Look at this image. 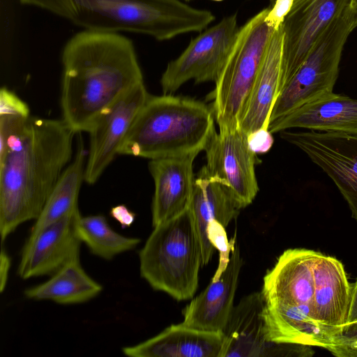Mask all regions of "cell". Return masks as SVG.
I'll return each mask as SVG.
<instances>
[{
    "mask_svg": "<svg viewBox=\"0 0 357 357\" xmlns=\"http://www.w3.org/2000/svg\"><path fill=\"white\" fill-rule=\"evenodd\" d=\"M282 45L281 23L272 35L239 118L238 126L246 134L268 127L271 112L280 91Z\"/></svg>",
    "mask_w": 357,
    "mask_h": 357,
    "instance_id": "19",
    "label": "cell"
},
{
    "mask_svg": "<svg viewBox=\"0 0 357 357\" xmlns=\"http://www.w3.org/2000/svg\"><path fill=\"white\" fill-rule=\"evenodd\" d=\"M86 158L81 139L73 162L63 171L30 232L60 220L78 208V197L82 183L84 181Z\"/></svg>",
    "mask_w": 357,
    "mask_h": 357,
    "instance_id": "25",
    "label": "cell"
},
{
    "mask_svg": "<svg viewBox=\"0 0 357 357\" xmlns=\"http://www.w3.org/2000/svg\"><path fill=\"white\" fill-rule=\"evenodd\" d=\"M150 95L144 83L122 95L105 109L87 131L89 149L84 181L94 184L119 154L131 126Z\"/></svg>",
    "mask_w": 357,
    "mask_h": 357,
    "instance_id": "12",
    "label": "cell"
},
{
    "mask_svg": "<svg viewBox=\"0 0 357 357\" xmlns=\"http://www.w3.org/2000/svg\"><path fill=\"white\" fill-rule=\"evenodd\" d=\"M271 8L263 9L240 27L229 59L215 82L213 112L220 130L238 127L241 112L277 28L266 20Z\"/></svg>",
    "mask_w": 357,
    "mask_h": 357,
    "instance_id": "6",
    "label": "cell"
},
{
    "mask_svg": "<svg viewBox=\"0 0 357 357\" xmlns=\"http://www.w3.org/2000/svg\"><path fill=\"white\" fill-rule=\"evenodd\" d=\"M350 8L354 13L355 18V23L357 26V0H350L349 1Z\"/></svg>",
    "mask_w": 357,
    "mask_h": 357,
    "instance_id": "35",
    "label": "cell"
},
{
    "mask_svg": "<svg viewBox=\"0 0 357 357\" xmlns=\"http://www.w3.org/2000/svg\"><path fill=\"white\" fill-rule=\"evenodd\" d=\"M61 107L77 133L87 132L114 102L144 83L132 41L118 33L84 30L63 47Z\"/></svg>",
    "mask_w": 357,
    "mask_h": 357,
    "instance_id": "1",
    "label": "cell"
},
{
    "mask_svg": "<svg viewBox=\"0 0 357 357\" xmlns=\"http://www.w3.org/2000/svg\"><path fill=\"white\" fill-rule=\"evenodd\" d=\"M223 343L221 331H208L172 324L139 344L125 347L130 357H220Z\"/></svg>",
    "mask_w": 357,
    "mask_h": 357,
    "instance_id": "21",
    "label": "cell"
},
{
    "mask_svg": "<svg viewBox=\"0 0 357 357\" xmlns=\"http://www.w3.org/2000/svg\"><path fill=\"white\" fill-rule=\"evenodd\" d=\"M264 307L261 291L243 297L234 306L222 331L223 343L220 357L313 356L310 346L268 342L265 331Z\"/></svg>",
    "mask_w": 357,
    "mask_h": 357,
    "instance_id": "11",
    "label": "cell"
},
{
    "mask_svg": "<svg viewBox=\"0 0 357 357\" xmlns=\"http://www.w3.org/2000/svg\"><path fill=\"white\" fill-rule=\"evenodd\" d=\"M197 176L188 209L199 237L204 266L211 261L215 250L208 238L209 223L217 220L226 228L241 208L218 178L199 174Z\"/></svg>",
    "mask_w": 357,
    "mask_h": 357,
    "instance_id": "23",
    "label": "cell"
},
{
    "mask_svg": "<svg viewBox=\"0 0 357 357\" xmlns=\"http://www.w3.org/2000/svg\"><path fill=\"white\" fill-rule=\"evenodd\" d=\"M79 208L60 220L33 232L26 241L17 273L24 279L52 275L79 259L82 241L76 231Z\"/></svg>",
    "mask_w": 357,
    "mask_h": 357,
    "instance_id": "14",
    "label": "cell"
},
{
    "mask_svg": "<svg viewBox=\"0 0 357 357\" xmlns=\"http://www.w3.org/2000/svg\"><path fill=\"white\" fill-rule=\"evenodd\" d=\"M275 1L276 0H270L271 7H272L275 4Z\"/></svg>",
    "mask_w": 357,
    "mask_h": 357,
    "instance_id": "36",
    "label": "cell"
},
{
    "mask_svg": "<svg viewBox=\"0 0 357 357\" xmlns=\"http://www.w3.org/2000/svg\"><path fill=\"white\" fill-rule=\"evenodd\" d=\"M243 259L238 247L232 250L227 266L220 276L183 311V325L208 331H222L234 308V299Z\"/></svg>",
    "mask_w": 357,
    "mask_h": 357,
    "instance_id": "17",
    "label": "cell"
},
{
    "mask_svg": "<svg viewBox=\"0 0 357 357\" xmlns=\"http://www.w3.org/2000/svg\"><path fill=\"white\" fill-rule=\"evenodd\" d=\"M0 113H17L30 116L28 105L6 87L0 91Z\"/></svg>",
    "mask_w": 357,
    "mask_h": 357,
    "instance_id": "30",
    "label": "cell"
},
{
    "mask_svg": "<svg viewBox=\"0 0 357 357\" xmlns=\"http://www.w3.org/2000/svg\"><path fill=\"white\" fill-rule=\"evenodd\" d=\"M109 215L116 220L124 229L130 227L135 220V214L130 211L125 205L114 206L109 211Z\"/></svg>",
    "mask_w": 357,
    "mask_h": 357,
    "instance_id": "32",
    "label": "cell"
},
{
    "mask_svg": "<svg viewBox=\"0 0 357 357\" xmlns=\"http://www.w3.org/2000/svg\"><path fill=\"white\" fill-rule=\"evenodd\" d=\"M215 131L213 112L204 102L172 94L149 96L119 154L150 160L199 154Z\"/></svg>",
    "mask_w": 357,
    "mask_h": 357,
    "instance_id": "4",
    "label": "cell"
},
{
    "mask_svg": "<svg viewBox=\"0 0 357 357\" xmlns=\"http://www.w3.org/2000/svg\"><path fill=\"white\" fill-rule=\"evenodd\" d=\"M102 289V286L86 273L79 259H77L50 275L45 282L26 289L24 294L31 300L72 305L93 299Z\"/></svg>",
    "mask_w": 357,
    "mask_h": 357,
    "instance_id": "24",
    "label": "cell"
},
{
    "mask_svg": "<svg viewBox=\"0 0 357 357\" xmlns=\"http://www.w3.org/2000/svg\"><path fill=\"white\" fill-rule=\"evenodd\" d=\"M296 128L357 135V99L332 92L270 122L268 129Z\"/></svg>",
    "mask_w": 357,
    "mask_h": 357,
    "instance_id": "18",
    "label": "cell"
},
{
    "mask_svg": "<svg viewBox=\"0 0 357 357\" xmlns=\"http://www.w3.org/2000/svg\"><path fill=\"white\" fill-rule=\"evenodd\" d=\"M204 151L206 164L199 174L218 178L241 209L250 204L259 191L255 169L259 161L247 134L239 126L215 131Z\"/></svg>",
    "mask_w": 357,
    "mask_h": 357,
    "instance_id": "9",
    "label": "cell"
},
{
    "mask_svg": "<svg viewBox=\"0 0 357 357\" xmlns=\"http://www.w3.org/2000/svg\"><path fill=\"white\" fill-rule=\"evenodd\" d=\"M10 264V258L7 252L2 247L0 255L1 291H3L6 286Z\"/></svg>",
    "mask_w": 357,
    "mask_h": 357,
    "instance_id": "33",
    "label": "cell"
},
{
    "mask_svg": "<svg viewBox=\"0 0 357 357\" xmlns=\"http://www.w3.org/2000/svg\"><path fill=\"white\" fill-rule=\"evenodd\" d=\"M153 228L139 252L141 277L176 301L192 298L198 287L202 255L189 209Z\"/></svg>",
    "mask_w": 357,
    "mask_h": 357,
    "instance_id": "5",
    "label": "cell"
},
{
    "mask_svg": "<svg viewBox=\"0 0 357 357\" xmlns=\"http://www.w3.org/2000/svg\"><path fill=\"white\" fill-rule=\"evenodd\" d=\"M213 1H222V0H213Z\"/></svg>",
    "mask_w": 357,
    "mask_h": 357,
    "instance_id": "37",
    "label": "cell"
},
{
    "mask_svg": "<svg viewBox=\"0 0 357 357\" xmlns=\"http://www.w3.org/2000/svg\"><path fill=\"white\" fill-rule=\"evenodd\" d=\"M30 117L17 113H0V154L22 132Z\"/></svg>",
    "mask_w": 357,
    "mask_h": 357,
    "instance_id": "28",
    "label": "cell"
},
{
    "mask_svg": "<svg viewBox=\"0 0 357 357\" xmlns=\"http://www.w3.org/2000/svg\"><path fill=\"white\" fill-rule=\"evenodd\" d=\"M208 238L215 250L220 252L219 264L213 278L218 279L228 265L230 255L234 248L235 241H229L225 227L218 221L212 220L207 228Z\"/></svg>",
    "mask_w": 357,
    "mask_h": 357,
    "instance_id": "27",
    "label": "cell"
},
{
    "mask_svg": "<svg viewBox=\"0 0 357 357\" xmlns=\"http://www.w3.org/2000/svg\"><path fill=\"white\" fill-rule=\"evenodd\" d=\"M85 30L132 32L162 41L204 30L214 20L208 10L180 0H19Z\"/></svg>",
    "mask_w": 357,
    "mask_h": 357,
    "instance_id": "3",
    "label": "cell"
},
{
    "mask_svg": "<svg viewBox=\"0 0 357 357\" xmlns=\"http://www.w3.org/2000/svg\"><path fill=\"white\" fill-rule=\"evenodd\" d=\"M356 26L349 3L316 39L303 63L281 90L270 122L333 92L343 47Z\"/></svg>",
    "mask_w": 357,
    "mask_h": 357,
    "instance_id": "7",
    "label": "cell"
},
{
    "mask_svg": "<svg viewBox=\"0 0 357 357\" xmlns=\"http://www.w3.org/2000/svg\"><path fill=\"white\" fill-rule=\"evenodd\" d=\"M312 317L334 328L347 322L351 284L342 264L336 258L316 252L313 266Z\"/></svg>",
    "mask_w": 357,
    "mask_h": 357,
    "instance_id": "20",
    "label": "cell"
},
{
    "mask_svg": "<svg viewBox=\"0 0 357 357\" xmlns=\"http://www.w3.org/2000/svg\"><path fill=\"white\" fill-rule=\"evenodd\" d=\"M197 155L153 159L149 162L155 185L151 206L153 227L188 209L195 180L193 162Z\"/></svg>",
    "mask_w": 357,
    "mask_h": 357,
    "instance_id": "16",
    "label": "cell"
},
{
    "mask_svg": "<svg viewBox=\"0 0 357 357\" xmlns=\"http://www.w3.org/2000/svg\"><path fill=\"white\" fill-rule=\"evenodd\" d=\"M76 132L63 120L31 116L0 155V234L40 216L73 155Z\"/></svg>",
    "mask_w": 357,
    "mask_h": 357,
    "instance_id": "2",
    "label": "cell"
},
{
    "mask_svg": "<svg viewBox=\"0 0 357 357\" xmlns=\"http://www.w3.org/2000/svg\"><path fill=\"white\" fill-rule=\"evenodd\" d=\"M316 251L288 249L264 278L261 293L266 306H294L312 312V266Z\"/></svg>",
    "mask_w": 357,
    "mask_h": 357,
    "instance_id": "15",
    "label": "cell"
},
{
    "mask_svg": "<svg viewBox=\"0 0 357 357\" xmlns=\"http://www.w3.org/2000/svg\"><path fill=\"white\" fill-rule=\"evenodd\" d=\"M357 321V280L351 284V298L346 324Z\"/></svg>",
    "mask_w": 357,
    "mask_h": 357,
    "instance_id": "34",
    "label": "cell"
},
{
    "mask_svg": "<svg viewBox=\"0 0 357 357\" xmlns=\"http://www.w3.org/2000/svg\"><path fill=\"white\" fill-rule=\"evenodd\" d=\"M76 231L93 255L107 260L134 249L140 243L139 238L116 232L102 215H80L76 222Z\"/></svg>",
    "mask_w": 357,
    "mask_h": 357,
    "instance_id": "26",
    "label": "cell"
},
{
    "mask_svg": "<svg viewBox=\"0 0 357 357\" xmlns=\"http://www.w3.org/2000/svg\"><path fill=\"white\" fill-rule=\"evenodd\" d=\"M333 180L357 221V135L337 132H280Z\"/></svg>",
    "mask_w": 357,
    "mask_h": 357,
    "instance_id": "10",
    "label": "cell"
},
{
    "mask_svg": "<svg viewBox=\"0 0 357 357\" xmlns=\"http://www.w3.org/2000/svg\"><path fill=\"white\" fill-rule=\"evenodd\" d=\"M264 318L268 342L319 347L328 351L341 328L317 321L311 310L300 307L265 305Z\"/></svg>",
    "mask_w": 357,
    "mask_h": 357,
    "instance_id": "22",
    "label": "cell"
},
{
    "mask_svg": "<svg viewBox=\"0 0 357 357\" xmlns=\"http://www.w3.org/2000/svg\"><path fill=\"white\" fill-rule=\"evenodd\" d=\"M250 147L255 153H264L273 146V138L268 128H261L247 134Z\"/></svg>",
    "mask_w": 357,
    "mask_h": 357,
    "instance_id": "31",
    "label": "cell"
},
{
    "mask_svg": "<svg viewBox=\"0 0 357 357\" xmlns=\"http://www.w3.org/2000/svg\"><path fill=\"white\" fill-rule=\"evenodd\" d=\"M239 30L234 13L192 39L163 73L160 79L163 94H172L190 79L196 84L215 82L229 59Z\"/></svg>",
    "mask_w": 357,
    "mask_h": 357,
    "instance_id": "8",
    "label": "cell"
},
{
    "mask_svg": "<svg viewBox=\"0 0 357 357\" xmlns=\"http://www.w3.org/2000/svg\"><path fill=\"white\" fill-rule=\"evenodd\" d=\"M329 351L337 357H357V321L341 327Z\"/></svg>",
    "mask_w": 357,
    "mask_h": 357,
    "instance_id": "29",
    "label": "cell"
},
{
    "mask_svg": "<svg viewBox=\"0 0 357 357\" xmlns=\"http://www.w3.org/2000/svg\"><path fill=\"white\" fill-rule=\"evenodd\" d=\"M349 1H292L282 22L283 45L280 91L303 63L316 39Z\"/></svg>",
    "mask_w": 357,
    "mask_h": 357,
    "instance_id": "13",
    "label": "cell"
}]
</instances>
